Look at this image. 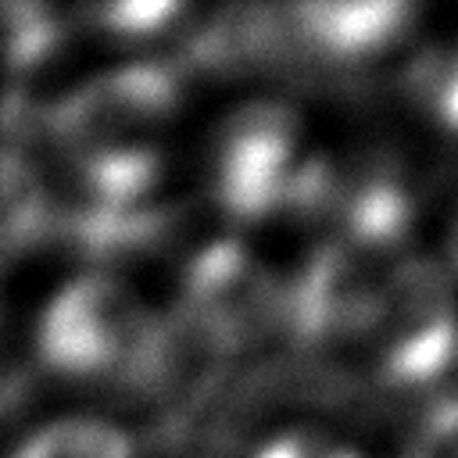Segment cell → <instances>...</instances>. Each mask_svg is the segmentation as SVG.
Returning a JSON list of instances; mask_svg holds the SVG:
<instances>
[{
  "label": "cell",
  "mask_w": 458,
  "mask_h": 458,
  "mask_svg": "<svg viewBox=\"0 0 458 458\" xmlns=\"http://www.w3.org/2000/svg\"><path fill=\"white\" fill-rule=\"evenodd\" d=\"M39 358L75 379H150L161 322L111 276L72 279L39 318Z\"/></svg>",
  "instance_id": "6da1fadb"
},
{
  "label": "cell",
  "mask_w": 458,
  "mask_h": 458,
  "mask_svg": "<svg viewBox=\"0 0 458 458\" xmlns=\"http://www.w3.org/2000/svg\"><path fill=\"white\" fill-rule=\"evenodd\" d=\"M358 344L372 372L394 386L437 379L458 354V304L444 272L408 254L379 286Z\"/></svg>",
  "instance_id": "7a4b0ae2"
},
{
  "label": "cell",
  "mask_w": 458,
  "mask_h": 458,
  "mask_svg": "<svg viewBox=\"0 0 458 458\" xmlns=\"http://www.w3.org/2000/svg\"><path fill=\"white\" fill-rule=\"evenodd\" d=\"M301 118L276 100H254L225 114L215 136V193L236 218H265L297 200L308 165L297 157Z\"/></svg>",
  "instance_id": "3957f363"
},
{
  "label": "cell",
  "mask_w": 458,
  "mask_h": 458,
  "mask_svg": "<svg viewBox=\"0 0 458 458\" xmlns=\"http://www.w3.org/2000/svg\"><path fill=\"white\" fill-rule=\"evenodd\" d=\"M179 104V79L165 61H136L100 72L61 97L50 132L61 150H147Z\"/></svg>",
  "instance_id": "277c9868"
},
{
  "label": "cell",
  "mask_w": 458,
  "mask_h": 458,
  "mask_svg": "<svg viewBox=\"0 0 458 458\" xmlns=\"http://www.w3.org/2000/svg\"><path fill=\"white\" fill-rule=\"evenodd\" d=\"M182 318L229 358L286 322V286L247 247L218 240L186 272Z\"/></svg>",
  "instance_id": "5b68a950"
},
{
  "label": "cell",
  "mask_w": 458,
  "mask_h": 458,
  "mask_svg": "<svg viewBox=\"0 0 458 458\" xmlns=\"http://www.w3.org/2000/svg\"><path fill=\"white\" fill-rule=\"evenodd\" d=\"M390 272L329 236L308 258L297 283L286 286V326L311 347L358 344Z\"/></svg>",
  "instance_id": "8992f818"
},
{
  "label": "cell",
  "mask_w": 458,
  "mask_h": 458,
  "mask_svg": "<svg viewBox=\"0 0 458 458\" xmlns=\"http://www.w3.org/2000/svg\"><path fill=\"white\" fill-rule=\"evenodd\" d=\"M415 18L411 4L394 0H351V4H301L290 7L293 32L308 50L329 61H365L394 47L408 21Z\"/></svg>",
  "instance_id": "52a82bcc"
},
{
  "label": "cell",
  "mask_w": 458,
  "mask_h": 458,
  "mask_svg": "<svg viewBox=\"0 0 458 458\" xmlns=\"http://www.w3.org/2000/svg\"><path fill=\"white\" fill-rule=\"evenodd\" d=\"M276 39H279L276 11L236 7V11L218 14L211 25H204L197 39V57L218 68H240V64H254L265 54H272Z\"/></svg>",
  "instance_id": "ba28073f"
},
{
  "label": "cell",
  "mask_w": 458,
  "mask_h": 458,
  "mask_svg": "<svg viewBox=\"0 0 458 458\" xmlns=\"http://www.w3.org/2000/svg\"><path fill=\"white\" fill-rule=\"evenodd\" d=\"M14 458H132V444L111 422L61 419L25 433Z\"/></svg>",
  "instance_id": "9c48e42d"
},
{
  "label": "cell",
  "mask_w": 458,
  "mask_h": 458,
  "mask_svg": "<svg viewBox=\"0 0 458 458\" xmlns=\"http://www.w3.org/2000/svg\"><path fill=\"white\" fill-rule=\"evenodd\" d=\"M408 89L447 129H458V43L419 54L408 72Z\"/></svg>",
  "instance_id": "30bf717a"
},
{
  "label": "cell",
  "mask_w": 458,
  "mask_h": 458,
  "mask_svg": "<svg viewBox=\"0 0 458 458\" xmlns=\"http://www.w3.org/2000/svg\"><path fill=\"white\" fill-rule=\"evenodd\" d=\"M404 458H458V401H444L426 415Z\"/></svg>",
  "instance_id": "8fae6325"
},
{
  "label": "cell",
  "mask_w": 458,
  "mask_h": 458,
  "mask_svg": "<svg viewBox=\"0 0 458 458\" xmlns=\"http://www.w3.org/2000/svg\"><path fill=\"white\" fill-rule=\"evenodd\" d=\"M254 458H358V454L351 447L322 437V433L293 429V433H283V437L268 440Z\"/></svg>",
  "instance_id": "7c38bea8"
},
{
  "label": "cell",
  "mask_w": 458,
  "mask_h": 458,
  "mask_svg": "<svg viewBox=\"0 0 458 458\" xmlns=\"http://www.w3.org/2000/svg\"><path fill=\"white\" fill-rule=\"evenodd\" d=\"M175 4H122V7H107L100 11L107 29L118 32H154L161 29L168 18H175Z\"/></svg>",
  "instance_id": "4fadbf2b"
},
{
  "label": "cell",
  "mask_w": 458,
  "mask_h": 458,
  "mask_svg": "<svg viewBox=\"0 0 458 458\" xmlns=\"http://www.w3.org/2000/svg\"><path fill=\"white\" fill-rule=\"evenodd\" d=\"M14 394L7 390V394H0V458H14V451H18V444H21V437L14 433Z\"/></svg>",
  "instance_id": "5bb4252c"
},
{
  "label": "cell",
  "mask_w": 458,
  "mask_h": 458,
  "mask_svg": "<svg viewBox=\"0 0 458 458\" xmlns=\"http://www.w3.org/2000/svg\"><path fill=\"white\" fill-rule=\"evenodd\" d=\"M451 258H454V265H458V222H454V236H451Z\"/></svg>",
  "instance_id": "9a60e30c"
}]
</instances>
